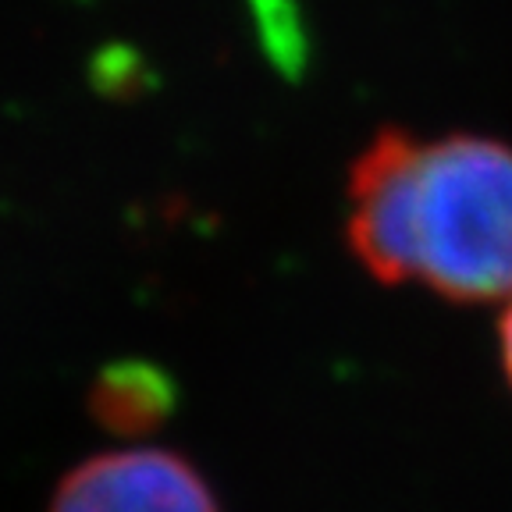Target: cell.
Masks as SVG:
<instances>
[{
    "instance_id": "cell-2",
    "label": "cell",
    "mask_w": 512,
    "mask_h": 512,
    "mask_svg": "<svg viewBox=\"0 0 512 512\" xmlns=\"http://www.w3.org/2000/svg\"><path fill=\"white\" fill-rule=\"evenodd\" d=\"M50 512H221L189 459L168 448H114L61 477Z\"/></svg>"
},
{
    "instance_id": "cell-1",
    "label": "cell",
    "mask_w": 512,
    "mask_h": 512,
    "mask_svg": "<svg viewBox=\"0 0 512 512\" xmlns=\"http://www.w3.org/2000/svg\"><path fill=\"white\" fill-rule=\"evenodd\" d=\"M345 246L381 285L452 303L512 299V146L374 132L345 178Z\"/></svg>"
},
{
    "instance_id": "cell-3",
    "label": "cell",
    "mask_w": 512,
    "mask_h": 512,
    "mask_svg": "<svg viewBox=\"0 0 512 512\" xmlns=\"http://www.w3.org/2000/svg\"><path fill=\"white\" fill-rule=\"evenodd\" d=\"M175 388L171 377L146 363H118L96 377L93 392H89V413L114 434L139 438L164 424L171 413Z\"/></svg>"
},
{
    "instance_id": "cell-4",
    "label": "cell",
    "mask_w": 512,
    "mask_h": 512,
    "mask_svg": "<svg viewBox=\"0 0 512 512\" xmlns=\"http://www.w3.org/2000/svg\"><path fill=\"white\" fill-rule=\"evenodd\" d=\"M498 349H502V370L512 384V299L509 310L502 313V324H498Z\"/></svg>"
}]
</instances>
